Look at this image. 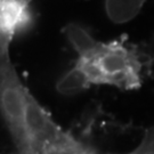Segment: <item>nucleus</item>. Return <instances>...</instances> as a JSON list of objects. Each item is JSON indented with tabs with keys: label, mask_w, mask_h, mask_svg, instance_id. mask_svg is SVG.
I'll use <instances>...</instances> for the list:
<instances>
[{
	"label": "nucleus",
	"mask_w": 154,
	"mask_h": 154,
	"mask_svg": "<svg viewBox=\"0 0 154 154\" xmlns=\"http://www.w3.org/2000/svg\"><path fill=\"white\" fill-rule=\"evenodd\" d=\"M33 95L23 83L9 55L0 56V113L17 154H30L28 114Z\"/></svg>",
	"instance_id": "f03ea898"
},
{
	"label": "nucleus",
	"mask_w": 154,
	"mask_h": 154,
	"mask_svg": "<svg viewBox=\"0 0 154 154\" xmlns=\"http://www.w3.org/2000/svg\"><path fill=\"white\" fill-rule=\"evenodd\" d=\"M32 0H0V56L9 55L13 40L28 28Z\"/></svg>",
	"instance_id": "7ed1b4c3"
},
{
	"label": "nucleus",
	"mask_w": 154,
	"mask_h": 154,
	"mask_svg": "<svg viewBox=\"0 0 154 154\" xmlns=\"http://www.w3.org/2000/svg\"><path fill=\"white\" fill-rule=\"evenodd\" d=\"M64 33L77 60L57 82L62 94H75L91 86L139 89L154 65V38L144 44L129 42L126 37L105 42L77 23L67 24Z\"/></svg>",
	"instance_id": "f257e3e1"
}]
</instances>
